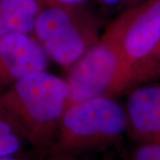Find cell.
Instances as JSON below:
<instances>
[{"instance_id": "6da1fadb", "label": "cell", "mask_w": 160, "mask_h": 160, "mask_svg": "<svg viewBox=\"0 0 160 160\" xmlns=\"http://www.w3.org/2000/svg\"><path fill=\"white\" fill-rule=\"evenodd\" d=\"M68 103L66 79L46 69L27 75L0 91V111L20 126L39 154L53 142Z\"/></svg>"}, {"instance_id": "7a4b0ae2", "label": "cell", "mask_w": 160, "mask_h": 160, "mask_svg": "<svg viewBox=\"0 0 160 160\" xmlns=\"http://www.w3.org/2000/svg\"><path fill=\"white\" fill-rule=\"evenodd\" d=\"M102 35L112 44L118 60L111 96L148 83L160 46V0H142L126 7Z\"/></svg>"}, {"instance_id": "3957f363", "label": "cell", "mask_w": 160, "mask_h": 160, "mask_svg": "<svg viewBox=\"0 0 160 160\" xmlns=\"http://www.w3.org/2000/svg\"><path fill=\"white\" fill-rule=\"evenodd\" d=\"M126 133L125 107L115 97L92 98L67 107L46 151L78 156L112 146Z\"/></svg>"}, {"instance_id": "277c9868", "label": "cell", "mask_w": 160, "mask_h": 160, "mask_svg": "<svg viewBox=\"0 0 160 160\" xmlns=\"http://www.w3.org/2000/svg\"><path fill=\"white\" fill-rule=\"evenodd\" d=\"M100 22L80 6H43L35 20L32 36L48 59L69 70L97 43Z\"/></svg>"}, {"instance_id": "5b68a950", "label": "cell", "mask_w": 160, "mask_h": 160, "mask_svg": "<svg viewBox=\"0 0 160 160\" xmlns=\"http://www.w3.org/2000/svg\"><path fill=\"white\" fill-rule=\"evenodd\" d=\"M118 70L114 47L102 33L97 43L68 70L69 103L111 96ZM112 97V96H111Z\"/></svg>"}, {"instance_id": "8992f818", "label": "cell", "mask_w": 160, "mask_h": 160, "mask_svg": "<svg viewBox=\"0 0 160 160\" xmlns=\"http://www.w3.org/2000/svg\"><path fill=\"white\" fill-rule=\"evenodd\" d=\"M49 59L30 34L0 38V91L33 72L46 69Z\"/></svg>"}, {"instance_id": "52a82bcc", "label": "cell", "mask_w": 160, "mask_h": 160, "mask_svg": "<svg viewBox=\"0 0 160 160\" xmlns=\"http://www.w3.org/2000/svg\"><path fill=\"white\" fill-rule=\"evenodd\" d=\"M124 107L127 134L136 143L160 144V84L134 86Z\"/></svg>"}, {"instance_id": "ba28073f", "label": "cell", "mask_w": 160, "mask_h": 160, "mask_svg": "<svg viewBox=\"0 0 160 160\" xmlns=\"http://www.w3.org/2000/svg\"><path fill=\"white\" fill-rule=\"evenodd\" d=\"M42 8L38 0H0V38L32 34L35 20Z\"/></svg>"}, {"instance_id": "9c48e42d", "label": "cell", "mask_w": 160, "mask_h": 160, "mask_svg": "<svg viewBox=\"0 0 160 160\" xmlns=\"http://www.w3.org/2000/svg\"><path fill=\"white\" fill-rule=\"evenodd\" d=\"M126 160H160V144L137 143Z\"/></svg>"}, {"instance_id": "30bf717a", "label": "cell", "mask_w": 160, "mask_h": 160, "mask_svg": "<svg viewBox=\"0 0 160 160\" xmlns=\"http://www.w3.org/2000/svg\"><path fill=\"white\" fill-rule=\"evenodd\" d=\"M38 160H96V159H81L78 156L62 153H54L50 151H46L40 154Z\"/></svg>"}, {"instance_id": "8fae6325", "label": "cell", "mask_w": 160, "mask_h": 160, "mask_svg": "<svg viewBox=\"0 0 160 160\" xmlns=\"http://www.w3.org/2000/svg\"><path fill=\"white\" fill-rule=\"evenodd\" d=\"M160 78V46L156 52L149 73V82ZM148 82V83H149Z\"/></svg>"}, {"instance_id": "7c38bea8", "label": "cell", "mask_w": 160, "mask_h": 160, "mask_svg": "<svg viewBox=\"0 0 160 160\" xmlns=\"http://www.w3.org/2000/svg\"><path fill=\"white\" fill-rule=\"evenodd\" d=\"M86 0H55L52 5H62L69 6H80ZM50 6V5H49Z\"/></svg>"}, {"instance_id": "4fadbf2b", "label": "cell", "mask_w": 160, "mask_h": 160, "mask_svg": "<svg viewBox=\"0 0 160 160\" xmlns=\"http://www.w3.org/2000/svg\"><path fill=\"white\" fill-rule=\"evenodd\" d=\"M101 6L107 8H113L116 6H123V0H97Z\"/></svg>"}, {"instance_id": "5bb4252c", "label": "cell", "mask_w": 160, "mask_h": 160, "mask_svg": "<svg viewBox=\"0 0 160 160\" xmlns=\"http://www.w3.org/2000/svg\"><path fill=\"white\" fill-rule=\"evenodd\" d=\"M0 160H31L29 156L24 154L18 155L14 157H8V158H0Z\"/></svg>"}, {"instance_id": "9a60e30c", "label": "cell", "mask_w": 160, "mask_h": 160, "mask_svg": "<svg viewBox=\"0 0 160 160\" xmlns=\"http://www.w3.org/2000/svg\"><path fill=\"white\" fill-rule=\"evenodd\" d=\"M40 4L43 6H49V5H52L54 3L55 0H38Z\"/></svg>"}, {"instance_id": "2e32d148", "label": "cell", "mask_w": 160, "mask_h": 160, "mask_svg": "<svg viewBox=\"0 0 160 160\" xmlns=\"http://www.w3.org/2000/svg\"><path fill=\"white\" fill-rule=\"evenodd\" d=\"M141 1H142V0H132L131 1V3H130V5L128 6H132V5H134V4H137V3H139V2H141ZM127 6V7H128Z\"/></svg>"}]
</instances>
